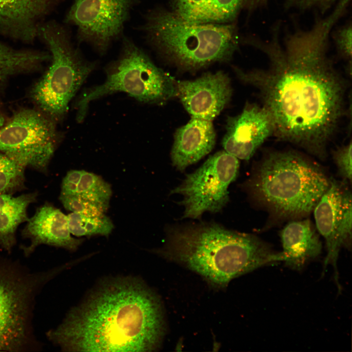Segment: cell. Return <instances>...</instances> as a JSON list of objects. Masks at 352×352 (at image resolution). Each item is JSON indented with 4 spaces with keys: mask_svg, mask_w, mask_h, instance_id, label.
Wrapping results in <instances>:
<instances>
[{
    "mask_svg": "<svg viewBox=\"0 0 352 352\" xmlns=\"http://www.w3.org/2000/svg\"><path fill=\"white\" fill-rule=\"evenodd\" d=\"M341 17L334 9L309 30L288 35L283 45L274 36L262 41L258 46L269 60L266 69L234 68L241 81L258 90L273 136L322 159L347 114V83L327 55L330 34Z\"/></svg>",
    "mask_w": 352,
    "mask_h": 352,
    "instance_id": "obj_1",
    "label": "cell"
},
{
    "mask_svg": "<svg viewBox=\"0 0 352 352\" xmlns=\"http://www.w3.org/2000/svg\"><path fill=\"white\" fill-rule=\"evenodd\" d=\"M164 317L159 298L144 283L115 278L71 309L47 336L66 351L152 352L165 335Z\"/></svg>",
    "mask_w": 352,
    "mask_h": 352,
    "instance_id": "obj_2",
    "label": "cell"
},
{
    "mask_svg": "<svg viewBox=\"0 0 352 352\" xmlns=\"http://www.w3.org/2000/svg\"><path fill=\"white\" fill-rule=\"evenodd\" d=\"M155 251L218 289L257 268L282 262L281 252L274 251L255 235L212 222L169 226L164 245Z\"/></svg>",
    "mask_w": 352,
    "mask_h": 352,
    "instance_id": "obj_3",
    "label": "cell"
},
{
    "mask_svg": "<svg viewBox=\"0 0 352 352\" xmlns=\"http://www.w3.org/2000/svg\"><path fill=\"white\" fill-rule=\"evenodd\" d=\"M316 163L293 151L268 154L244 184L256 201L282 218H298L313 211L330 184Z\"/></svg>",
    "mask_w": 352,
    "mask_h": 352,
    "instance_id": "obj_4",
    "label": "cell"
},
{
    "mask_svg": "<svg viewBox=\"0 0 352 352\" xmlns=\"http://www.w3.org/2000/svg\"><path fill=\"white\" fill-rule=\"evenodd\" d=\"M144 28L162 55L187 71L227 61L237 46L233 25L190 22L173 11L157 9L150 12Z\"/></svg>",
    "mask_w": 352,
    "mask_h": 352,
    "instance_id": "obj_5",
    "label": "cell"
},
{
    "mask_svg": "<svg viewBox=\"0 0 352 352\" xmlns=\"http://www.w3.org/2000/svg\"><path fill=\"white\" fill-rule=\"evenodd\" d=\"M106 72L103 83L85 90L76 100L79 122L84 120L91 101L116 92H124L148 104H160L177 96L176 80L127 38L123 39L120 56L107 66Z\"/></svg>",
    "mask_w": 352,
    "mask_h": 352,
    "instance_id": "obj_6",
    "label": "cell"
},
{
    "mask_svg": "<svg viewBox=\"0 0 352 352\" xmlns=\"http://www.w3.org/2000/svg\"><path fill=\"white\" fill-rule=\"evenodd\" d=\"M39 34L51 52L52 63L33 88L31 96L44 114L54 120L61 119L96 63L83 57L73 46L67 31L58 24L40 26Z\"/></svg>",
    "mask_w": 352,
    "mask_h": 352,
    "instance_id": "obj_7",
    "label": "cell"
},
{
    "mask_svg": "<svg viewBox=\"0 0 352 352\" xmlns=\"http://www.w3.org/2000/svg\"><path fill=\"white\" fill-rule=\"evenodd\" d=\"M55 271L32 272L16 262L0 260V351L38 347L31 326L34 303Z\"/></svg>",
    "mask_w": 352,
    "mask_h": 352,
    "instance_id": "obj_8",
    "label": "cell"
},
{
    "mask_svg": "<svg viewBox=\"0 0 352 352\" xmlns=\"http://www.w3.org/2000/svg\"><path fill=\"white\" fill-rule=\"evenodd\" d=\"M239 159L220 151L209 157L194 172L186 175L170 194H179L184 210L182 218L198 219L206 212L222 211L229 201L228 188L235 180Z\"/></svg>",
    "mask_w": 352,
    "mask_h": 352,
    "instance_id": "obj_9",
    "label": "cell"
},
{
    "mask_svg": "<svg viewBox=\"0 0 352 352\" xmlns=\"http://www.w3.org/2000/svg\"><path fill=\"white\" fill-rule=\"evenodd\" d=\"M55 121L38 110H21L0 129V152L24 168L46 172L58 141Z\"/></svg>",
    "mask_w": 352,
    "mask_h": 352,
    "instance_id": "obj_10",
    "label": "cell"
},
{
    "mask_svg": "<svg viewBox=\"0 0 352 352\" xmlns=\"http://www.w3.org/2000/svg\"><path fill=\"white\" fill-rule=\"evenodd\" d=\"M137 0H75L66 21L77 27L78 39L104 54L118 38Z\"/></svg>",
    "mask_w": 352,
    "mask_h": 352,
    "instance_id": "obj_11",
    "label": "cell"
},
{
    "mask_svg": "<svg viewBox=\"0 0 352 352\" xmlns=\"http://www.w3.org/2000/svg\"><path fill=\"white\" fill-rule=\"evenodd\" d=\"M316 228L325 240L327 254L323 270L333 266L338 289L337 260L342 247L351 248L352 194L344 183L330 180V184L314 208Z\"/></svg>",
    "mask_w": 352,
    "mask_h": 352,
    "instance_id": "obj_12",
    "label": "cell"
},
{
    "mask_svg": "<svg viewBox=\"0 0 352 352\" xmlns=\"http://www.w3.org/2000/svg\"><path fill=\"white\" fill-rule=\"evenodd\" d=\"M222 145L224 151L238 159L248 160L270 136L274 124L263 106L247 103L239 114L228 117Z\"/></svg>",
    "mask_w": 352,
    "mask_h": 352,
    "instance_id": "obj_13",
    "label": "cell"
},
{
    "mask_svg": "<svg viewBox=\"0 0 352 352\" xmlns=\"http://www.w3.org/2000/svg\"><path fill=\"white\" fill-rule=\"evenodd\" d=\"M176 83V96L191 117L210 121L225 107L232 93L230 79L221 71Z\"/></svg>",
    "mask_w": 352,
    "mask_h": 352,
    "instance_id": "obj_14",
    "label": "cell"
},
{
    "mask_svg": "<svg viewBox=\"0 0 352 352\" xmlns=\"http://www.w3.org/2000/svg\"><path fill=\"white\" fill-rule=\"evenodd\" d=\"M27 221L22 231L23 237L30 240V244L23 247L26 256L42 244L74 251L83 242L71 237L67 216L49 203L39 207Z\"/></svg>",
    "mask_w": 352,
    "mask_h": 352,
    "instance_id": "obj_15",
    "label": "cell"
},
{
    "mask_svg": "<svg viewBox=\"0 0 352 352\" xmlns=\"http://www.w3.org/2000/svg\"><path fill=\"white\" fill-rule=\"evenodd\" d=\"M60 0H0V30L31 42L39 33V21Z\"/></svg>",
    "mask_w": 352,
    "mask_h": 352,
    "instance_id": "obj_16",
    "label": "cell"
},
{
    "mask_svg": "<svg viewBox=\"0 0 352 352\" xmlns=\"http://www.w3.org/2000/svg\"><path fill=\"white\" fill-rule=\"evenodd\" d=\"M215 142L216 133L212 121L191 117L174 134L171 152L173 165L183 172L208 154Z\"/></svg>",
    "mask_w": 352,
    "mask_h": 352,
    "instance_id": "obj_17",
    "label": "cell"
},
{
    "mask_svg": "<svg viewBox=\"0 0 352 352\" xmlns=\"http://www.w3.org/2000/svg\"><path fill=\"white\" fill-rule=\"evenodd\" d=\"M280 237L282 262L293 270H302L321 253V242L308 220L290 222L281 231Z\"/></svg>",
    "mask_w": 352,
    "mask_h": 352,
    "instance_id": "obj_18",
    "label": "cell"
},
{
    "mask_svg": "<svg viewBox=\"0 0 352 352\" xmlns=\"http://www.w3.org/2000/svg\"><path fill=\"white\" fill-rule=\"evenodd\" d=\"M243 0H173V12L187 21L221 23L237 15Z\"/></svg>",
    "mask_w": 352,
    "mask_h": 352,
    "instance_id": "obj_19",
    "label": "cell"
},
{
    "mask_svg": "<svg viewBox=\"0 0 352 352\" xmlns=\"http://www.w3.org/2000/svg\"><path fill=\"white\" fill-rule=\"evenodd\" d=\"M37 192L13 197L12 200L0 209V245L6 251H11L16 242L15 232L21 223L28 220L27 208L34 202Z\"/></svg>",
    "mask_w": 352,
    "mask_h": 352,
    "instance_id": "obj_20",
    "label": "cell"
},
{
    "mask_svg": "<svg viewBox=\"0 0 352 352\" xmlns=\"http://www.w3.org/2000/svg\"><path fill=\"white\" fill-rule=\"evenodd\" d=\"M49 58L44 52L15 49L0 43V84L14 74L35 69Z\"/></svg>",
    "mask_w": 352,
    "mask_h": 352,
    "instance_id": "obj_21",
    "label": "cell"
},
{
    "mask_svg": "<svg viewBox=\"0 0 352 352\" xmlns=\"http://www.w3.org/2000/svg\"><path fill=\"white\" fill-rule=\"evenodd\" d=\"M70 233L76 236L109 235L113 228L111 220L105 214L89 216L72 212L67 216Z\"/></svg>",
    "mask_w": 352,
    "mask_h": 352,
    "instance_id": "obj_22",
    "label": "cell"
},
{
    "mask_svg": "<svg viewBox=\"0 0 352 352\" xmlns=\"http://www.w3.org/2000/svg\"><path fill=\"white\" fill-rule=\"evenodd\" d=\"M76 194L108 209L111 189L110 184L100 176L83 171Z\"/></svg>",
    "mask_w": 352,
    "mask_h": 352,
    "instance_id": "obj_23",
    "label": "cell"
},
{
    "mask_svg": "<svg viewBox=\"0 0 352 352\" xmlns=\"http://www.w3.org/2000/svg\"><path fill=\"white\" fill-rule=\"evenodd\" d=\"M24 168L0 152V194L11 195L24 188Z\"/></svg>",
    "mask_w": 352,
    "mask_h": 352,
    "instance_id": "obj_24",
    "label": "cell"
},
{
    "mask_svg": "<svg viewBox=\"0 0 352 352\" xmlns=\"http://www.w3.org/2000/svg\"><path fill=\"white\" fill-rule=\"evenodd\" d=\"M59 199L66 209L87 216L102 215L105 214V212L107 210L78 194L69 195H60Z\"/></svg>",
    "mask_w": 352,
    "mask_h": 352,
    "instance_id": "obj_25",
    "label": "cell"
},
{
    "mask_svg": "<svg viewBox=\"0 0 352 352\" xmlns=\"http://www.w3.org/2000/svg\"><path fill=\"white\" fill-rule=\"evenodd\" d=\"M352 141L333 151L332 157L345 181H352Z\"/></svg>",
    "mask_w": 352,
    "mask_h": 352,
    "instance_id": "obj_26",
    "label": "cell"
},
{
    "mask_svg": "<svg viewBox=\"0 0 352 352\" xmlns=\"http://www.w3.org/2000/svg\"><path fill=\"white\" fill-rule=\"evenodd\" d=\"M336 46L345 58L351 59L352 57V26L347 25L339 29L335 35Z\"/></svg>",
    "mask_w": 352,
    "mask_h": 352,
    "instance_id": "obj_27",
    "label": "cell"
},
{
    "mask_svg": "<svg viewBox=\"0 0 352 352\" xmlns=\"http://www.w3.org/2000/svg\"><path fill=\"white\" fill-rule=\"evenodd\" d=\"M83 170H72L67 172L62 184L61 195H69L77 193V188Z\"/></svg>",
    "mask_w": 352,
    "mask_h": 352,
    "instance_id": "obj_28",
    "label": "cell"
},
{
    "mask_svg": "<svg viewBox=\"0 0 352 352\" xmlns=\"http://www.w3.org/2000/svg\"><path fill=\"white\" fill-rule=\"evenodd\" d=\"M335 0H287L289 5L301 9L317 7L322 10L328 9Z\"/></svg>",
    "mask_w": 352,
    "mask_h": 352,
    "instance_id": "obj_29",
    "label": "cell"
},
{
    "mask_svg": "<svg viewBox=\"0 0 352 352\" xmlns=\"http://www.w3.org/2000/svg\"><path fill=\"white\" fill-rule=\"evenodd\" d=\"M13 198L9 194H0V209L9 203Z\"/></svg>",
    "mask_w": 352,
    "mask_h": 352,
    "instance_id": "obj_30",
    "label": "cell"
},
{
    "mask_svg": "<svg viewBox=\"0 0 352 352\" xmlns=\"http://www.w3.org/2000/svg\"><path fill=\"white\" fill-rule=\"evenodd\" d=\"M266 0H244L250 6L257 5L266 1Z\"/></svg>",
    "mask_w": 352,
    "mask_h": 352,
    "instance_id": "obj_31",
    "label": "cell"
},
{
    "mask_svg": "<svg viewBox=\"0 0 352 352\" xmlns=\"http://www.w3.org/2000/svg\"><path fill=\"white\" fill-rule=\"evenodd\" d=\"M4 118L0 112V129L3 126Z\"/></svg>",
    "mask_w": 352,
    "mask_h": 352,
    "instance_id": "obj_32",
    "label": "cell"
}]
</instances>
